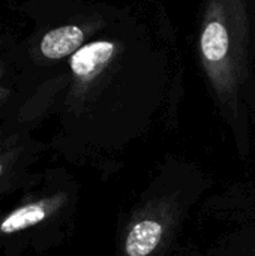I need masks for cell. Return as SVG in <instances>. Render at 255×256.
<instances>
[{"instance_id":"cell-3","label":"cell","mask_w":255,"mask_h":256,"mask_svg":"<svg viewBox=\"0 0 255 256\" xmlns=\"http://www.w3.org/2000/svg\"><path fill=\"white\" fill-rule=\"evenodd\" d=\"M177 207L170 198H155L140 208L125 228L122 256H156L170 242Z\"/></svg>"},{"instance_id":"cell-8","label":"cell","mask_w":255,"mask_h":256,"mask_svg":"<svg viewBox=\"0 0 255 256\" xmlns=\"http://www.w3.org/2000/svg\"><path fill=\"white\" fill-rule=\"evenodd\" d=\"M0 48H2V40H0Z\"/></svg>"},{"instance_id":"cell-1","label":"cell","mask_w":255,"mask_h":256,"mask_svg":"<svg viewBox=\"0 0 255 256\" xmlns=\"http://www.w3.org/2000/svg\"><path fill=\"white\" fill-rule=\"evenodd\" d=\"M246 0H207L198 30V57L215 94L233 104L243 80L248 51Z\"/></svg>"},{"instance_id":"cell-7","label":"cell","mask_w":255,"mask_h":256,"mask_svg":"<svg viewBox=\"0 0 255 256\" xmlns=\"http://www.w3.org/2000/svg\"><path fill=\"white\" fill-rule=\"evenodd\" d=\"M11 98H12V88L3 81V74L0 72V118H2L3 108L8 105Z\"/></svg>"},{"instance_id":"cell-2","label":"cell","mask_w":255,"mask_h":256,"mask_svg":"<svg viewBox=\"0 0 255 256\" xmlns=\"http://www.w3.org/2000/svg\"><path fill=\"white\" fill-rule=\"evenodd\" d=\"M71 192L54 188L44 176L0 200V250L5 256H26L44 244V237L65 214Z\"/></svg>"},{"instance_id":"cell-6","label":"cell","mask_w":255,"mask_h":256,"mask_svg":"<svg viewBox=\"0 0 255 256\" xmlns=\"http://www.w3.org/2000/svg\"><path fill=\"white\" fill-rule=\"evenodd\" d=\"M89 28L81 24H63L45 32L38 45L36 52L42 62H59L71 58L89 36Z\"/></svg>"},{"instance_id":"cell-5","label":"cell","mask_w":255,"mask_h":256,"mask_svg":"<svg viewBox=\"0 0 255 256\" xmlns=\"http://www.w3.org/2000/svg\"><path fill=\"white\" fill-rule=\"evenodd\" d=\"M42 146L29 129H0V200L27 186L36 174L32 166Z\"/></svg>"},{"instance_id":"cell-4","label":"cell","mask_w":255,"mask_h":256,"mask_svg":"<svg viewBox=\"0 0 255 256\" xmlns=\"http://www.w3.org/2000/svg\"><path fill=\"white\" fill-rule=\"evenodd\" d=\"M120 44L98 39L83 45L69 58V88L66 105L71 112H80L90 99L98 84L116 60Z\"/></svg>"}]
</instances>
